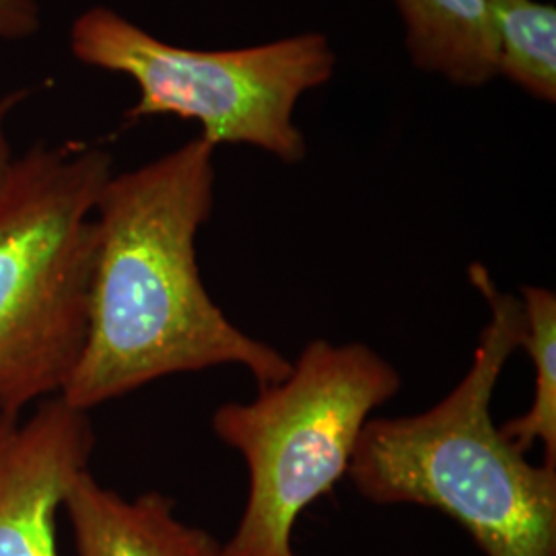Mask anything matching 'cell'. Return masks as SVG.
<instances>
[{
  "label": "cell",
  "mask_w": 556,
  "mask_h": 556,
  "mask_svg": "<svg viewBox=\"0 0 556 556\" xmlns=\"http://www.w3.org/2000/svg\"><path fill=\"white\" fill-rule=\"evenodd\" d=\"M215 147L194 139L108 179L96 213L87 337L60 396L91 410L167 376L241 367L258 388L293 361L245 334L208 295L197 236L215 202Z\"/></svg>",
  "instance_id": "obj_1"
},
{
  "label": "cell",
  "mask_w": 556,
  "mask_h": 556,
  "mask_svg": "<svg viewBox=\"0 0 556 556\" xmlns=\"http://www.w3.org/2000/svg\"><path fill=\"white\" fill-rule=\"evenodd\" d=\"M468 277L491 312L470 369L418 415L369 418L346 477L371 503L452 517L484 556H556V468L530 464L491 413L498 379L523 342V305L484 264H472Z\"/></svg>",
  "instance_id": "obj_2"
},
{
  "label": "cell",
  "mask_w": 556,
  "mask_h": 556,
  "mask_svg": "<svg viewBox=\"0 0 556 556\" xmlns=\"http://www.w3.org/2000/svg\"><path fill=\"white\" fill-rule=\"evenodd\" d=\"M112 155L34 147L0 181V417L60 396L87 337L96 213Z\"/></svg>",
  "instance_id": "obj_3"
},
{
  "label": "cell",
  "mask_w": 556,
  "mask_h": 556,
  "mask_svg": "<svg viewBox=\"0 0 556 556\" xmlns=\"http://www.w3.org/2000/svg\"><path fill=\"white\" fill-rule=\"evenodd\" d=\"M400 388L371 346L319 338L252 402L220 404L213 433L243 457L248 497L219 556H295L299 517L346 477L365 425Z\"/></svg>",
  "instance_id": "obj_4"
},
{
  "label": "cell",
  "mask_w": 556,
  "mask_h": 556,
  "mask_svg": "<svg viewBox=\"0 0 556 556\" xmlns=\"http://www.w3.org/2000/svg\"><path fill=\"white\" fill-rule=\"evenodd\" d=\"M71 52L139 85L130 118L197 119L200 139L215 149L252 144L289 165L305 157V139L293 124L299 98L328 83L337 64L321 34L206 52L161 41L108 7L75 20Z\"/></svg>",
  "instance_id": "obj_5"
},
{
  "label": "cell",
  "mask_w": 556,
  "mask_h": 556,
  "mask_svg": "<svg viewBox=\"0 0 556 556\" xmlns=\"http://www.w3.org/2000/svg\"><path fill=\"white\" fill-rule=\"evenodd\" d=\"M93 447L89 413L62 396L25 420L0 417V556H59L56 514Z\"/></svg>",
  "instance_id": "obj_6"
},
{
  "label": "cell",
  "mask_w": 556,
  "mask_h": 556,
  "mask_svg": "<svg viewBox=\"0 0 556 556\" xmlns=\"http://www.w3.org/2000/svg\"><path fill=\"white\" fill-rule=\"evenodd\" d=\"M77 556H219L220 542L176 516V501L157 491L122 497L89 470L62 503Z\"/></svg>",
  "instance_id": "obj_7"
},
{
  "label": "cell",
  "mask_w": 556,
  "mask_h": 556,
  "mask_svg": "<svg viewBox=\"0 0 556 556\" xmlns=\"http://www.w3.org/2000/svg\"><path fill=\"white\" fill-rule=\"evenodd\" d=\"M415 66L462 87L497 77V43L486 0H394Z\"/></svg>",
  "instance_id": "obj_8"
},
{
  "label": "cell",
  "mask_w": 556,
  "mask_h": 556,
  "mask_svg": "<svg viewBox=\"0 0 556 556\" xmlns=\"http://www.w3.org/2000/svg\"><path fill=\"white\" fill-rule=\"evenodd\" d=\"M497 43V75L536 100H556V11L536 0H486Z\"/></svg>",
  "instance_id": "obj_9"
},
{
  "label": "cell",
  "mask_w": 556,
  "mask_h": 556,
  "mask_svg": "<svg viewBox=\"0 0 556 556\" xmlns=\"http://www.w3.org/2000/svg\"><path fill=\"white\" fill-rule=\"evenodd\" d=\"M526 334L521 349L534 363V396L521 417L501 425V433L521 454L536 443L544 447V464L556 468V295L546 287H521Z\"/></svg>",
  "instance_id": "obj_10"
},
{
  "label": "cell",
  "mask_w": 556,
  "mask_h": 556,
  "mask_svg": "<svg viewBox=\"0 0 556 556\" xmlns=\"http://www.w3.org/2000/svg\"><path fill=\"white\" fill-rule=\"evenodd\" d=\"M41 13L36 0H0V38L23 40L40 31Z\"/></svg>",
  "instance_id": "obj_11"
},
{
  "label": "cell",
  "mask_w": 556,
  "mask_h": 556,
  "mask_svg": "<svg viewBox=\"0 0 556 556\" xmlns=\"http://www.w3.org/2000/svg\"><path fill=\"white\" fill-rule=\"evenodd\" d=\"M27 98V91H17L11 96L0 98V181L7 176L11 163H13V153H11V144L7 137V119L11 116V112L20 105L21 101Z\"/></svg>",
  "instance_id": "obj_12"
}]
</instances>
